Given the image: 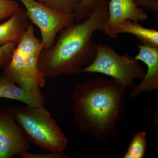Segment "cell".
<instances>
[{"label":"cell","mask_w":158,"mask_h":158,"mask_svg":"<svg viewBox=\"0 0 158 158\" xmlns=\"http://www.w3.org/2000/svg\"><path fill=\"white\" fill-rule=\"evenodd\" d=\"M126 88L113 78L97 77L76 84L72 95L75 123L84 134L104 143L117 135L124 118Z\"/></svg>","instance_id":"6da1fadb"},{"label":"cell","mask_w":158,"mask_h":158,"mask_svg":"<svg viewBox=\"0 0 158 158\" xmlns=\"http://www.w3.org/2000/svg\"><path fill=\"white\" fill-rule=\"evenodd\" d=\"M109 0H102L85 20L67 26L60 31L56 43L40 55L38 69L45 78L62 75L76 76L83 66L89 65L96 56L97 45L91 39L97 31L102 32L108 15Z\"/></svg>","instance_id":"7a4b0ae2"},{"label":"cell","mask_w":158,"mask_h":158,"mask_svg":"<svg viewBox=\"0 0 158 158\" xmlns=\"http://www.w3.org/2000/svg\"><path fill=\"white\" fill-rule=\"evenodd\" d=\"M43 48L41 40L35 36L34 26L29 25L2 74L25 90L44 88L45 78L38 68L40 55Z\"/></svg>","instance_id":"3957f363"},{"label":"cell","mask_w":158,"mask_h":158,"mask_svg":"<svg viewBox=\"0 0 158 158\" xmlns=\"http://www.w3.org/2000/svg\"><path fill=\"white\" fill-rule=\"evenodd\" d=\"M14 116L29 141L44 150L63 152L68 139L49 112L44 107L14 108Z\"/></svg>","instance_id":"277c9868"},{"label":"cell","mask_w":158,"mask_h":158,"mask_svg":"<svg viewBox=\"0 0 158 158\" xmlns=\"http://www.w3.org/2000/svg\"><path fill=\"white\" fill-rule=\"evenodd\" d=\"M82 73L103 74L131 90L135 85L134 81L143 79L145 74L138 60L128 53L119 55L111 46L102 44L97 45L96 56L90 64L82 69Z\"/></svg>","instance_id":"5b68a950"},{"label":"cell","mask_w":158,"mask_h":158,"mask_svg":"<svg viewBox=\"0 0 158 158\" xmlns=\"http://www.w3.org/2000/svg\"><path fill=\"white\" fill-rule=\"evenodd\" d=\"M27 9L25 12L32 23L39 28L44 49H48L55 44L58 32L74 21L73 14H68L51 8L35 0H19Z\"/></svg>","instance_id":"8992f818"},{"label":"cell","mask_w":158,"mask_h":158,"mask_svg":"<svg viewBox=\"0 0 158 158\" xmlns=\"http://www.w3.org/2000/svg\"><path fill=\"white\" fill-rule=\"evenodd\" d=\"M13 105L0 110V158H11L28 152L31 146L14 116Z\"/></svg>","instance_id":"52a82bcc"},{"label":"cell","mask_w":158,"mask_h":158,"mask_svg":"<svg viewBox=\"0 0 158 158\" xmlns=\"http://www.w3.org/2000/svg\"><path fill=\"white\" fill-rule=\"evenodd\" d=\"M144 10L138 8L133 0H110L108 3L109 15L102 33L116 38L117 28L125 21L130 19L138 23L148 19Z\"/></svg>","instance_id":"ba28073f"},{"label":"cell","mask_w":158,"mask_h":158,"mask_svg":"<svg viewBox=\"0 0 158 158\" xmlns=\"http://www.w3.org/2000/svg\"><path fill=\"white\" fill-rule=\"evenodd\" d=\"M138 45L139 52L135 58L144 62L147 65L148 70L141 82L132 89L130 95L132 98L158 89V48Z\"/></svg>","instance_id":"9c48e42d"},{"label":"cell","mask_w":158,"mask_h":158,"mask_svg":"<svg viewBox=\"0 0 158 158\" xmlns=\"http://www.w3.org/2000/svg\"><path fill=\"white\" fill-rule=\"evenodd\" d=\"M0 98L18 101L31 107H44L45 102L40 89L25 90L3 74L0 77Z\"/></svg>","instance_id":"30bf717a"},{"label":"cell","mask_w":158,"mask_h":158,"mask_svg":"<svg viewBox=\"0 0 158 158\" xmlns=\"http://www.w3.org/2000/svg\"><path fill=\"white\" fill-rule=\"evenodd\" d=\"M28 25L25 13L19 8L9 20L0 24V46L9 43L18 45Z\"/></svg>","instance_id":"8fae6325"},{"label":"cell","mask_w":158,"mask_h":158,"mask_svg":"<svg viewBox=\"0 0 158 158\" xmlns=\"http://www.w3.org/2000/svg\"><path fill=\"white\" fill-rule=\"evenodd\" d=\"M116 33H129L134 35L142 45L158 48V31L153 29L144 27L138 23L127 20L118 26Z\"/></svg>","instance_id":"7c38bea8"},{"label":"cell","mask_w":158,"mask_h":158,"mask_svg":"<svg viewBox=\"0 0 158 158\" xmlns=\"http://www.w3.org/2000/svg\"><path fill=\"white\" fill-rule=\"evenodd\" d=\"M147 134L145 131L138 132L133 136L127 151L122 158H143L147 149Z\"/></svg>","instance_id":"4fadbf2b"},{"label":"cell","mask_w":158,"mask_h":158,"mask_svg":"<svg viewBox=\"0 0 158 158\" xmlns=\"http://www.w3.org/2000/svg\"><path fill=\"white\" fill-rule=\"evenodd\" d=\"M102 0H81L74 10V20L80 22L88 18L93 12L95 6Z\"/></svg>","instance_id":"5bb4252c"},{"label":"cell","mask_w":158,"mask_h":158,"mask_svg":"<svg viewBox=\"0 0 158 158\" xmlns=\"http://www.w3.org/2000/svg\"><path fill=\"white\" fill-rule=\"evenodd\" d=\"M81 0H38L51 8L68 14H73Z\"/></svg>","instance_id":"9a60e30c"},{"label":"cell","mask_w":158,"mask_h":158,"mask_svg":"<svg viewBox=\"0 0 158 158\" xmlns=\"http://www.w3.org/2000/svg\"><path fill=\"white\" fill-rule=\"evenodd\" d=\"M17 44L9 43L0 46V68H5L10 63L14 49Z\"/></svg>","instance_id":"2e32d148"},{"label":"cell","mask_w":158,"mask_h":158,"mask_svg":"<svg viewBox=\"0 0 158 158\" xmlns=\"http://www.w3.org/2000/svg\"><path fill=\"white\" fill-rule=\"evenodd\" d=\"M19 8L16 1L0 0V20L10 17Z\"/></svg>","instance_id":"e0dca14e"},{"label":"cell","mask_w":158,"mask_h":158,"mask_svg":"<svg viewBox=\"0 0 158 158\" xmlns=\"http://www.w3.org/2000/svg\"><path fill=\"white\" fill-rule=\"evenodd\" d=\"M23 158H68L70 156L63 152H52L49 153H32L28 152L21 155Z\"/></svg>","instance_id":"ac0fdd59"},{"label":"cell","mask_w":158,"mask_h":158,"mask_svg":"<svg viewBox=\"0 0 158 158\" xmlns=\"http://www.w3.org/2000/svg\"><path fill=\"white\" fill-rule=\"evenodd\" d=\"M137 6L142 7L143 9L152 10L158 12V0H133Z\"/></svg>","instance_id":"d6986e66"}]
</instances>
